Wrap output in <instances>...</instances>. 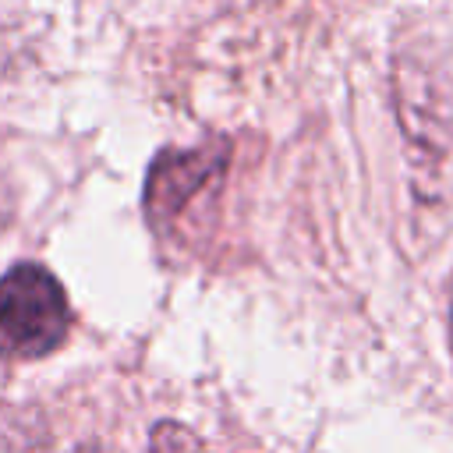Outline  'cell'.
Listing matches in <instances>:
<instances>
[{
	"label": "cell",
	"instance_id": "6da1fadb",
	"mask_svg": "<svg viewBox=\"0 0 453 453\" xmlns=\"http://www.w3.org/2000/svg\"><path fill=\"white\" fill-rule=\"evenodd\" d=\"M71 329L67 294L35 262H18L0 276V357H42Z\"/></svg>",
	"mask_w": 453,
	"mask_h": 453
},
{
	"label": "cell",
	"instance_id": "7a4b0ae2",
	"mask_svg": "<svg viewBox=\"0 0 453 453\" xmlns=\"http://www.w3.org/2000/svg\"><path fill=\"white\" fill-rule=\"evenodd\" d=\"M223 145L216 149H188V152H163L145 180V212L156 226L173 223L191 198H198L223 170Z\"/></svg>",
	"mask_w": 453,
	"mask_h": 453
},
{
	"label": "cell",
	"instance_id": "3957f363",
	"mask_svg": "<svg viewBox=\"0 0 453 453\" xmlns=\"http://www.w3.org/2000/svg\"><path fill=\"white\" fill-rule=\"evenodd\" d=\"M149 453H209V449L191 428L177 421H159L149 435Z\"/></svg>",
	"mask_w": 453,
	"mask_h": 453
},
{
	"label": "cell",
	"instance_id": "277c9868",
	"mask_svg": "<svg viewBox=\"0 0 453 453\" xmlns=\"http://www.w3.org/2000/svg\"><path fill=\"white\" fill-rule=\"evenodd\" d=\"M85 453H96V449H85Z\"/></svg>",
	"mask_w": 453,
	"mask_h": 453
}]
</instances>
